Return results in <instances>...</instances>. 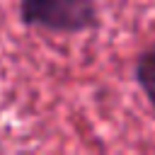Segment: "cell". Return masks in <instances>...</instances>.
<instances>
[{"instance_id":"7a4b0ae2","label":"cell","mask_w":155,"mask_h":155,"mask_svg":"<svg viewBox=\"0 0 155 155\" xmlns=\"http://www.w3.org/2000/svg\"><path fill=\"white\" fill-rule=\"evenodd\" d=\"M133 78H136L138 87L143 90V94L148 97L150 109H153V114H155V46L148 48V51H143V53L136 58Z\"/></svg>"},{"instance_id":"6da1fadb","label":"cell","mask_w":155,"mask_h":155,"mask_svg":"<svg viewBox=\"0 0 155 155\" xmlns=\"http://www.w3.org/2000/svg\"><path fill=\"white\" fill-rule=\"evenodd\" d=\"M19 19L53 34H82L99 24L97 0H19Z\"/></svg>"}]
</instances>
